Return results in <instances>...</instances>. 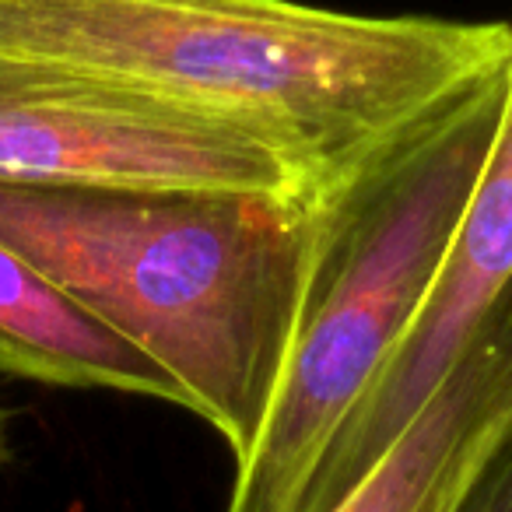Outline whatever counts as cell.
<instances>
[{"label": "cell", "mask_w": 512, "mask_h": 512, "mask_svg": "<svg viewBox=\"0 0 512 512\" xmlns=\"http://www.w3.org/2000/svg\"><path fill=\"white\" fill-rule=\"evenodd\" d=\"M0 50L232 130L323 197L509 64L512 25L299 0H0Z\"/></svg>", "instance_id": "1"}, {"label": "cell", "mask_w": 512, "mask_h": 512, "mask_svg": "<svg viewBox=\"0 0 512 512\" xmlns=\"http://www.w3.org/2000/svg\"><path fill=\"white\" fill-rule=\"evenodd\" d=\"M316 232L306 193L0 183V242L151 358L235 463L285 379Z\"/></svg>", "instance_id": "2"}, {"label": "cell", "mask_w": 512, "mask_h": 512, "mask_svg": "<svg viewBox=\"0 0 512 512\" xmlns=\"http://www.w3.org/2000/svg\"><path fill=\"white\" fill-rule=\"evenodd\" d=\"M512 60L418 120L320 197L285 379L225 512H299L341 425L379 383L446 264L502 123Z\"/></svg>", "instance_id": "3"}, {"label": "cell", "mask_w": 512, "mask_h": 512, "mask_svg": "<svg viewBox=\"0 0 512 512\" xmlns=\"http://www.w3.org/2000/svg\"><path fill=\"white\" fill-rule=\"evenodd\" d=\"M0 183L306 193L281 158L232 130L11 50H0Z\"/></svg>", "instance_id": "4"}, {"label": "cell", "mask_w": 512, "mask_h": 512, "mask_svg": "<svg viewBox=\"0 0 512 512\" xmlns=\"http://www.w3.org/2000/svg\"><path fill=\"white\" fill-rule=\"evenodd\" d=\"M512 288V88L502 123L481 165L446 264L428 302L400 341L379 383L351 411L323 453L299 512H334L372 463L404 435L435 386L449 376L460 351Z\"/></svg>", "instance_id": "5"}, {"label": "cell", "mask_w": 512, "mask_h": 512, "mask_svg": "<svg viewBox=\"0 0 512 512\" xmlns=\"http://www.w3.org/2000/svg\"><path fill=\"white\" fill-rule=\"evenodd\" d=\"M512 428V288L491 306L449 376L334 512H453Z\"/></svg>", "instance_id": "6"}, {"label": "cell", "mask_w": 512, "mask_h": 512, "mask_svg": "<svg viewBox=\"0 0 512 512\" xmlns=\"http://www.w3.org/2000/svg\"><path fill=\"white\" fill-rule=\"evenodd\" d=\"M0 376L183 407L176 383L0 242Z\"/></svg>", "instance_id": "7"}, {"label": "cell", "mask_w": 512, "mask_h": 512, "mask_svg": "<svg viewBox=\"0 0 512 512\" xmlns=\"http://www.w3.org/2000/svg\"><path fill=\"white\" fill-rule=\"evenodd\" d=\"M453 512H512V428L477 467Z\"/></svg>", "instance_id": "8"}, {"label": "cell", "mask_w": 512, "mask_h": 512, "mask_svg": "<svg viewBox=\"0 0 512 512\" xmlns=\"http://www.w3.org/2000/svg\"><path fill=\"white\" fill-rule=\"evenodd\" d=\"M11 460V411L0 404V467Z\"/></svg>", "instance_id": "9"}]
</instances>
